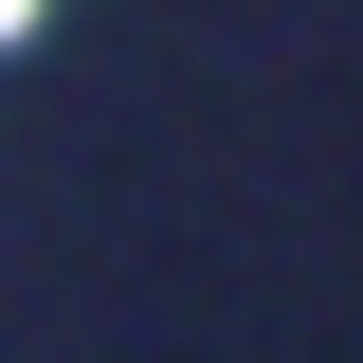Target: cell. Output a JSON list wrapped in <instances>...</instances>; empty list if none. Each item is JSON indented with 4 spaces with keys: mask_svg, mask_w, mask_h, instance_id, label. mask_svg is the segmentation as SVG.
<instances>
[{
    "mask_svg": "<svg viewBox=\"0 0 363 363\" xmlns=\"http://www.w3.org/2000/svg\"><path fill=\"white\" fill-rule=\"evenodd\" d=\"M18 18H37V0H0V37H18Z\"/></svg>",
    "mask_w": 363,
    "mask_h": 363,
    "instance_id": "cell-1",
    "label": "cell"
}]
</instances>
